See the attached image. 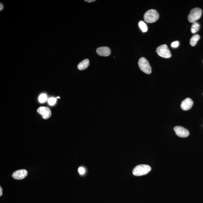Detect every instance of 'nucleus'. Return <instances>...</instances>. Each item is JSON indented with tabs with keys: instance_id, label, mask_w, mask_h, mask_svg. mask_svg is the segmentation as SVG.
Wrapping results in <instances>:
<instances>
[{
	"instance_id": "obj_10",
	"label": "nucleus",
	"mask_w": 203,
	"mask_h": 203,
	"mask_svg": "<svg viewBox=\"0 0 203 203\" xmlns=\"http://www.w3.org/2000/svg\"><path fill=\"white\" fill-rule=\"evenodd\" d=\"M96 52L100 56L108 57L111 55V51L110 48L107 47H101L96 49Z\"/></svg>"
},
{
	"instance_id": "obj_15",
	"label": "nucleus",
	"mask_w": 203,
	"mask_h": 203,
	"mask_svg": "<svg viewBox=\"0 0 203 203\" xmlns=\"http://www.w3.org/2000/svg\"><path fill=\"white\" fill-rule=\"evenodd\" d=\"M47 99V96L45 94H42L39 96V102L41 103H44L46 102V101Z\"/></svg>"
},
{
	"instance_id": "obj_8",
	"label": "nucleus",
	"mask_w": 203,
	"mask_h": 203,
	"mask_svg": "<svg viewBox=\"0 0 203 203\" xmlns=\"http://www.w3.org/2000/svg\"><path fill=\"white\" fill-rule=\"evenodd\" d=\"M27 171L25 169H22L16 171L13 173L12 177L13 178L16 179L21 180L25 178L27 176Z\"/></svg>"
},
{
	"instance_id": "obj_4",
	"label": "nucleus",
	"mask_w": 203,
	"mask_h": 203,
	"mask_svg": "<svg viewBox=\"0 0 203 203\" xmlns=\"http://www.w3.org/2000/svg\"><path fill=\"white\" fill-rule=\"evenodd\" d=\"M138 66L140 69L143 72L147 74H150L152 72V68L148 61L145 58L142 57L139 59L138 62Z\"/></svg>"
},
{
	"instance_id": "obj_18",
	"label": "nucleus",
	"mask_w": 203,
	"mask_h": 203,
	"mask_svg": "<svg viewBox=\"0 0 203 203\" xmlns=\"http://www.w3.org/2000/svg\"><path fill=\"white\" fill-rule=\"evenodd\" d=\"M78 172L79 173H80V174L83 175L85 172V170L83 167H80L78 169Z\"/></svg>"
},
{
	"instance_id": "obj_1",
	"label": "nucleus",
	"mask_w": 203,
	"mask_h": 203,
	"mask_svg": "<svg viewBox=\"0 0 203 203\" xmlns=\"http://www.w3.org/2000/svg\"><path fill=\"white\" fill-rule=\"evenodd\" d=\"M151 170V167L148 165L141 164L134 168L132 173L135 176H141L147 174Z\"/></svg>"
},
{
	"instance_id": "obj_14",
	"label": "nucleus",
	"mask_w": 203,
	"mask_h": 203,
	"mask_svg": "<svg viewBox=\"0 0 203 203\" xmlns=\"http://www.w3.org/2000/svg\"><path fill=\"white\" fill-rule=\"evenodd\" d=\"M138 25L140 28L144 33H145V32L147 31L148 29H147V25L144 21H141L139 22Z\"/></svg>"
},
{
	"instance_id": "obj_19",
	"label": "nucleus",
	"mask_w": 203,
	"mask_h": 203,
	"mask_svg": "<svg viewBox=\"0 0 203 203\" xmlns=\"http://www.w3.org/2000/svg\"><path fill=\"white\" fill-rule=\"evenodd\" d=\"M96 1V0H85V1H86V2H88V3L94 2Z\"/></svg>"
},
{
	"instance_id": "obj_17",
	"label": "nucleus",
	"mask_w": 203,
	"mask_h": 203,
	"mask_svg": "<svg viewBox=\"0 0 203 203\" xmlns=\"http://www.w3.org/2000/svg\"><path fill=\"white\" fill-rule=\"evenodd\" d=\"M179 45V42L178 41L174 42L171 44L172 47L176 48Z\"/></svg>"
},
{
	"instance_id": "obj_3",
	"label": "nucleus",
	"mask_w": 203,
	"mask_h": 203,
	"mask_svg": "<svg viewBox=\"0 0 203 203\" xmlns=\"http://www.w3.org/2000/svg\"><path fill=\"white\" fill-rule=\"evenodd\" d=\"M202 14V10L199 8H196L191 10L188 15V21L191 23H194L199 20Z\"/></svg>"
},
{
	"instance_id": "obj_7",
	"label": "nucleus",
	"mask_w": 203,
	"mask_h": 203,
	"mask_svg": "<svg viewBox=\"0 0 203 203\" xmlns=\"http://www.w3.org/2000/svg\"><path fill=\"white\" fill-rule=\"evenodd\" d=\"M173 129L176 135L182 138L187 137L190 134L189 131L181 126H175Z\"/></svg>"
},
{
	"instance_id": "obj_5",
	"label": "nucleus",
	"mask_w": 203,
	"mask_h": 203,
	"mask_svg": "<svg viewBox=\"0 0 203 203\" xmlns=\"http://www.w3.org/2000/svg\"><path fill=\"white\" fill-rule=\"evenodd\" d=\"M156 52L159 56L162 57L169 58L171 57V53L167 45H163L157 48Z\"/></svg>"
},
{
	"instance_id": "obj_20",
	"label": "nucleus",
	"mask_w": 203,
	"mask_h": 203,
	"mask_svg": "<svg viewBox=\"0 0 203 203\" xmlns=\"http://www.w3.org/2000/svg\"><path fill=\"white\" fill-rule=\"evenodd\" d=\"M2 189L1 187H0V196H2Z\"/></svg>"
},
{
	"instance_id": "obj_12",
	"label": "nucleus",
	"mask_w": 203,
	"mask_h": 203,
	"mask_svg": "<svg viewBox=\"0 0 203 203\" xmlns=\"http://www.w3.org/2000/svg\"><path fill=\"white\" fill-rule=\"evenodd\" d=\"M200 36L199 35L195 34L191 37L190 40V44L192 46H195L196 45L197 42L199 40Z\"/></svg>"
},
{
	"instance_id": "obj_9",
	"label": "nucleus",
	"mask_w": 203,
	"mask_h": 203,
	"mask_svg": "<svg viewBox=\"0 0 203 203\" xmlns=\"http://www.w3.org/2000/svg\"><path fill=\"white\" fill-rule=\"evenodd\" d=\"M193 101L190 98H187L185 100L182 101L181 103V106L182 110L187 111L189 110L193 105Z\"/></svg>"
},
{
	"instance_id": "obj_2",
	"label": "nucleus",
	"mask_w": 203,
	"mask_h": 203,
	"mask_svg": "<svg viewBox=\"0 0 203 203\" xmlns=\"http://www.w3.org/2000/svg\"><path fill=\"white\" fill-rule=\"evenodd\" d=\"M159 18V14L156 10L151 9L146 12L144 15V21L148 23H154Z\"/></svg>"
},
{
	"instance_id": "obj_13",
	"label": "nucleus",
	"mask_w": 203,
	"mask_h": 203,
	"mask_svg": "<svg viewBox=\"0 0 203 203\" xmlns=\"http://www.w3.org/2000/svg\"><path fill=\"white\" fill-rule=\"evenodd\" d=\"M200 25L198 22H195L193 23L191 27V31L193 33H196L199 30Z\"/></svg>"
},
{
	"instance_id": "obj_16",
	"label": "nucleus",
	"mask_w": 203,
	"mask_h": 203,
	"mask_svg": "<svg viewBox=\"0 0 203 203\" xmlns=\"http://www.w3.org/2000/svg\"><path fill=\"white\" fill-rule=\"evenodd\" d=\"M56 98L51 97L48 99V102L51 106H53L56 103Z\"/></svg>"
},
{
	"instance_id": "obj_6",
	"label": "nucleus",
	"mask_w": 203,
	"mask_h": 203,
	"mask_svg": "<svg viewBox=\"0 0 203 203\" xmlns=\"http://www.w3.org/2000/svg\"><path fill=\"white\" fill-rule=\"evenodd\" d=\"M37 112L41 115L42 117L44 119H49L51 116V112L49 108L45 106H40L38 108Z\"/></svg>"
},
{
	"instance_id": "obj_22",
	"label": "nucleus",
	"mask_w": 203,
	"mask_h": 203,
	"mask_svg": "<svg viewBox=\"0 0 203 203\" xmlns=\"http://www.w3.org/2000/svg\"><path fill=\"white\" fill-rule=\"evenodd\" d=\"M58 98H59V99H60V97H59V96H58V97H57L56 98V99H58Z\"/></svg>"
},
{
	"instance_id": "obj_21",
	"label": "nucleus",
	"mask_w": 203,
	"mask_h": 203,
	"mask_svg": "<svg viewBox=\"0 0 203 203\" xmlns=\"http://www.w3.org/2000/svg\"><path fill=\"white\" fill-rule=\"evenodd\" d=\"M1 8H0V10H2L3 9V5H2V4H1Z\"/></svg>"
},
{
	"instance_id": "obj_11",
	"label": "nucleus",
	"mask_w": 203,
	"mask_h": 203,
	"mask_svg": "<svg viewBox=\"0 0 203 203\" xmlns=\"http://www.w3.org/2000/svg\"><path fill=\"white\" fill-rule=\"evenodd\" d=\"M89 65V60L88 59H86L80 62L78 65V68L80 71H83L86 69Z\"/></svg>"
}]
</instances>
